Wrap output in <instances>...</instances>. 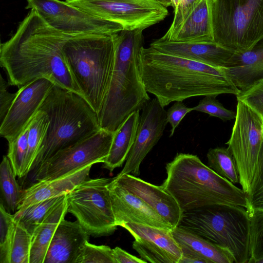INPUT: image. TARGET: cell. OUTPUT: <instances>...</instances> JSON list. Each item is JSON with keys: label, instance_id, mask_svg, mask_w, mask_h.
I'll return each mask as SVG.
<instances>
[{"label": "cell", "instance_id": "obj_1", "mask_svg": "<svg viewBox=\"0 0 263 263\" xmlns=\"http://www.w3.org/2000/svg\"><path fill=\"white\" fill-rule=\"evenodd\" d=\"M70 35L49 25L34 9L15 33L0 46V64L9 83L19 88L46 79L83 97L65 60L63 48Z\"/></svg>", "mask_w": 263, "mask_h": 263}, {"label": "cell", "instance_id": "obj_2", "mask_svg": "<svg viewBox=\"0 0 263 263\" xmlns=\"http://www.w3.org/2000/svg\"><path fill=\"white\" fill-rule=\"evenodd\" d=\"M139 65L146 90L163 107L191 97L237 96L240 91L223 68L164 53L151 47L142 48Z\"/></svg>", "mask_w": 263, "mask_h": 263}, {"label": "cell", "instance_id": "obj_3", "mask_svg": "<svg viewBox=\"0 0 263 263\" xmlns=\"http://www.w3.org/2000/svg\"><path fill=\"white\" fill-rule=\"evenodd\" d=\"M143 30L123 29L114 34V65L109 89L99 114L102 129L115 132L132 112L141 110L151 99L139 65Z\"/></svg>", "mask_w": 263, "mask_h": 263}, {"label": "cell", "instance_id": "obj_4", "mask_svg": "<svg viewBox=\"0 0 263 263\" xmlns=\"http://www.w3.org/2000/svg\"><path fill=\"white\" fill-rule=\"evenodd\" d=\"M162 186L184 212L227 204L247 209V193L204 164L197 156L178 153L166 165Z\"/></svg>", "mask_w": 263, "mask_h": 263}, {"label": "cell", "instance_id": "obj_5", "mask_svg": "<svg viewBox=\"0 0 263 263\" xmlns=\"http://www.w3.org/2000/svg\"><path fill=\"white\" fill-rule=\"evenodd\" d=\"M39 109L46 113L49 123L30 172L57 152L101 128L98 115L83 97L54 84Z\"/></svg>", "mask_w": 263, "mask_h": 263}, {"label": "cell", "instance_id": "obj_6", "mask_svg": "<svg viewBox=\"0 0 263 263\" xmlns=\"http://www.w3.org/2000/svg\"><path fill=\"white\" fill-rule=\"evenodd\" d=\"M63 51L83 97L99 116L109 89L114 65V34L73 36L65 43Z\"/></svg>", "mask_w": 263, "mask_h": 263}, {"label": "cell", "instance_id": "obj_7", "mask_svg": "<svg viewBox=\"0 0 263 263\" xmlns=\"http://www.w3.org/2000/svg\"><path fill=\"white\" fill-rule=\"evenodd\" d=\"M179 226L228 251L235 263H248L250 220L246 208L219 204L184 212Z\"/></svg>", "mask_w": 263, "mask_h": 263}, {"label": "cell", "instance_id": "obj_8", "mask_svg": "<svg viewBox=\"0 0 263 263\" xmlns=\"http://www.w3.org/2000/svg\"><path fill=\"white\" fill-rule=\"evenodd\" d=\"M215 43L234 52L263 39V0H209Z\"/></svg>", "mask_w": 263, "mask_h": 263}, {"label": "cell", "instance_id": "obj_9", "mask_svg": "<svg viewBox=\"0 0 263 263\" xmlns=\"http://www.w3.org/2000/svg\"><path fill=\"white\" fill-rule=\"evenodd\" d=\"M112 178H89L66 194L67 212L90 236L113 234L117 228L107 185Z\"/></svg>", "mask_w": 263, "mask_h": 263}, {"label": "cell", "instance_id": "obj_10", "mask_svg": "<svg viewBox=\"0 0 263 263\" xmlns=\"http://www.w3.org/2000/svg\"><path fill=\"white\" fill-rule=\"evenodd\" d=\"M114 134L101 128L89 137L57 152L32 173L33 181L59 178L86 166L104 163L109 155Z\"/></svg>", "mask_w": 263, "mask_h": 263}, {"label": "cell", "instance_id": "obj_11", "mask_svg": "<svg viewBox=\"0 0 263 263\" xmlns=\"http://www.w3.org/2000/svg\"><path fill=\"white\" fill-rule=\"evenodd\" d=\"M92 16L122 25L124 29L144 30L163 21L167 9L153 0H66Z\"/></svg>", "mask_w": 263, "mask_h": 263}, {"label": "cell", "instance_id": "obj_12", "mask_svg": "<svg viewBox=\"0 0 263 263\" xmlns=\"http://www.w3.org/2000/svg\"><path fill=\"white\" fill-rule=\"evenodd\" d=\"M236 116L230 139L226 143L237 163L240 184L248 192L263 143V120L245 103L237 100Z\"/></svg>", "mask_w": 263, "mask_h": 263}, {"label": "cell", "instance_id": "obj_13", "mask_svg": "<svg viewBox=\"0 0 263 263\" xmlns=\"http://www.w3.org/2000/svg\"><path fill=\"white\" fill-rule=\"evenodd\" d=\"M26 9H34L51 26L71 36L111 35L122 30L117 23L92 16L60 0H27Z\"/></svg>", "mask_w": 263, "mask_h": 263}, {"label": "cell", "instance_id": "obj_14", "mask_svg": "<svg viewBox=\"0 0 263 263\" xmlns=\"http://www.w3.org/2000/svg\"><path fill=\"white\" fill-rule=\"evenodd\" d=\"M136 136L125 164L117 175H140V166L163 135L166 124V111L156 98L150 99L142 107Z\"/></svg>", "mask_w": 263, "mask_h": 263}, {"label": "cell", "instance_id": "obj_15", "mask_svg": "<svg viewBox=\"0 0 263 263\" xmlns=\"http://www.w3.org/2000/svg\"><path fill=\"white\" fill-rule=\"evenodd\" d=\"M121 227L135 238L133 248L146 262L179 263L182 251L172 230L134 222Z\"/></svg>", "mask_w": 263, "mask_h": 263}, {"label": "cell", "instance_id": "obj_16", "mask_svg": "<svg viewBox=\"0 0 263 263\" xmlns=\"http://www.w3.org/2000/svg\"><path fill=\"white\" fill-rule=\"evenodd\" d=\"M54 84L46 79L33 81L20 87L0 126V135L8 142L16 137L39 110Z\"/></svg>", "mask_w": 263, "mask_h": 263}, {"label": "cell", "instance_id": "obj_17", "mask_svg": "<svg viewBox=\"0 0 263 263\" xmlns=\"http://www.w3.org/2000/svg\"><path fill=\"white\" fill-rule=\"evenodd\" d=\"M115 180L138 196L172 228L178 226L183 211L175 198L162 186L147 182L133 175L116 176Z\"/></svg>", "mask_w": 263, "mask_h": 263}, {"label": "cell", "instance_id": "obj_18", "mask_svg": "<svg viewBox=\"0 0 263 263\" xmlns=\"http://www.w3.org/2000/svg\"><path fill=\"white\" fill-rule=\"evenodd\" d=\"M107 187L117 226L134 222L172 230L171 226L143 200L119 184L114 178Z\"/></svg>", "mask_w": 263, "mask_h": 263}, {"label": "cell", "instance_id": "obj_19", "mask_svg": "<svg viewBox=\"0 0 263 263\" xmlns=\"http://www.w3.org/2000/svg\"><path fill=\"white\" fill-rule=\"evenodd\" d=\"M149 47L164 53L217 68H224L234 53L215 43L179 42L161 38L152 42Z\"/></svg>", "mask_w": 263, "mask_h": 263}, {"label": "cell", "instance_id": "obj_20", "mask_svg": "<svg viewBox=\"0 0 263 263\" xmlns=\"http://www.w3.org/2000/svg\"><path fill=\"white\" fill-rule=\"evenodd\" d=\"M89 236L77 220L63 219L52 237L44 263H76Z\"/></svg>", "mask_w": 263, "mask_h": 263}, {"label": "cell", "instance_id": "obj_21", "mask_svg": "<svg viewBox=\"0 0 263 263\" xmlns=\"http://www.w3.org/2000/svg\"><path fill=\"white\" fill-rule=\"evenodd\" d=\"M92 166H86L59 178L35 182L23 190L15 213H20L30 205L42 201L68 194L81 183L89 178Z\"/></svg>", "mask_w": 263, "mask_h": 263}, {"label": "cell", "instance_id": "obj_22", "mask_svg": "<svg viewBox=\"0 0 263 263\" xmlns=\"http://www.w3.org/2000/svg\"><path fill=\"white\" fill-rule=\"evenodd\" d=\"M226 74L239 89L263 80V39L250 50L234 52L223 68Z\"/></svg>", "mask_w": 263, "mask_h": 263}, {"label": "cell", "instance_id": "obj_23", "mask_svg": "<svg viewBox=\"0 0 263 263\" xmlns=\"http://www.w3.org/2000/svg\"><path fill=\"white\" fill-rule=\"evenodd\" d=\"M172 232L182 251L199 256L209 263H235L228 251L180 226Z\"/></svg>", "mask_w": 263, "mask_h": 263}, {"label": "cell", "instance_id": "obj_24", "mask_svg": "<svg viewBox=\"0 0 263 263\" xmlns=\"http://www.w3.org/2000/svg\"><path fill=\"white\" fill-rule=\"evenodd\" d=\"M174 41L215 43L209 0H200L182 24Z\"/></svg>", "mask_w": 263, "mask_h": 263}, {"label": "cell", "instance_id": "obj_25", "mask_svg": "<svg viewBox=\"0 0 263 263\" xmlns=\"http://www.w3.org/2000/svg\"><path fill=\"white\" fill-rule=\"evenodd\" d=\"M140 110L132 112L115 132L109 155L103 166L111 172L121 166L128 157L135 140Z\"/></svg>", "mask_w": 263, "mask_h": 263}, {"label": "cell", "instance_id": "obj_26", "mask_svg": "<svg viewBox=\"0 0 263 263\" xmlns=\"http://www.w3.org/2000/svg\"><path fill=\"white\" fill-rule=\"evenodd\" d=\"M66 195L36 228L32 235L29 263H44L54 233L67 213Z\"/></svg>", "mask_w": 263, "mask_h": 263}, {"label": "cell", "instance_id": "obj_27", "mask_svg": "<svg viewBox=\"0 0 263 263\" xmlns=\"http://www.w3.org/2000/svg\"><path fill=\"white\" fill-rule=\"evenodd\" d=\"M46 112L39 110L29 122L28 149L24 166V176L31 171L33 163L45 139L49 126Z\"/></svg>", "mask_w": 263, "mask_h": 263}, {"label": "cell", "instance_id": "obj_28", "mask_svg": "<svg viewBox=\"0 0 263 263\" xmlns=\"http://www.w3.org/2000/svg\"><path fill=\"white\" fill-rule=\"evenodd\" d=\"M15 177L9 158L4 156L0 165L1 202L8 212L17 211L23 192Z\"/></svg>", "mask_w": 263, "mask_h": 263}, {"label": "cell", "instance_id": "obj_29", "mask_svg": "<svg viewBox=\"0 0 263 263\" xmlns=\"http://www.w3.org/2000/svg\"><path fill=\"white\" fill-rule=\"evenodd\" d=\"M66 195L42 201L30 205L20 213H15L14 220L20 222L32 235L36 228Z\"/></svg>", "mask_w": 263, "mask_h": 263}, {"label": "cell", "instance_id": "obj_30", "mask_svg": "<svg viewBox=\"0 0 263 263\" xmlns=\"http://www.w3.org/2000/svg\"><path fill=\"white\" fill-rule=\"evenodd\" d=\"M209 166L233 184L239 183L240 176L235 159L228 148H210L206 155Z\"/></svg>", "mask_w": 263, "mask_h": 263}, {"label": "cell", "instance_id": "obj_31", "mask_svg": "<svg viewBox=\"0 0 263 263\" xmlns=\"http://www.w3.org/2000/svg\"><path fill=\"white\" fill-rule=\"evenodd\" d=\"M29 123L20 134L8 142L7 157L16 176H24V166L28 149V134Z\"/></svg>", "mask_w": 263, "mask_h": 263}, {"label": "cell", "instance_id": "obj_32", "mask_svg": "<svg viewBox=\"0 0 263 263\" xmlns=\"http://www.w3.org/2000/svg\"><path fill=\"white\" fill-rule=\"evenodd\" d=\"M250 220V258L248 263L263 259V211H248Z\"/></svg>", "mask_w": 263, "mask_h": 263}, {"label": "cell", "instance_id": "obj_33", "mask_svg": "<svg viewBox=\"0 0 263 263\" xmlns=\"http://www.w3.org/2000/svg\"><path fill=\"white\" fill-rule=\"evenodd\" d=\"M15 222L10 263H29L32 235L20 222Z\"/></svg>", "mask_w": 263, "mask_h": 263}, {"label": "cell", "instance_id": "obj_34", "mask_svg": "<svg viewBox=\"0 0 263 263\" xmlns=\"http://www.w3.org/2000/svg\"><path fill=\"white\" fill-rule=\"evenodd\" d=\"M15 222L14 215L10 214L0 204V262L10 263L11 248Z\"/></svg>", "mask_w": 263, "mask_h": 263}, {"label": "cell", "instance_id": "obj_35", "mask_svg": "<svg viewBox=\"0 0 263 263\" xmlns=\"http://www.w3.org/2000/svg\"><path fill=\"white\" fill-rule=\"evenodd\" d=\"M247 210L263 211V143L249 189L247 193Z\"/></svg>", "mask_w": 263, "mask_h": 263}, {"label": "cell", "instance_id": "obj_36", "mask_svg": "<svg viewBox=\"0 0 263 263\" xmlns=\"http://www.w3.org/2000/svg\"><path fill=\"white\" fill-rule=\"evenodd\" d=\"M76 263H116L112 249L105 245H96L86 241Z\"/></svg>", "mask_w": 263, "mask_h": 263}, {"label": "cell", "instance_id": "obj_37", "mask_svg": "<svg viewBox=\"0 0 263 263\" xmlns=\"http://www.w3.org/2000/svg\"><path fill=\"white\" fill-rule=\"evenodd\" d=\"M200 0H179L177 8L174 10L172 24L162 40L174 41L183 22L188 17Z\"/></svg>", "mask_w": 263, "mask_h": 263}, {"label": "cell", "instance_id": "obj_38", "mask_svg": "<svg viewBox=\"0 0 263 263\" xmlns=\"http://www.w3.org/2000/svg\"><path fill=\"white\" fill-rule=\"evenodd\" d=\"M216 96H206L192 110L206 113L223 121L235 119L236 112L229 110L216 99Z\"/></svg>", "mask_w": 263, "mask_h": 263}, {"label": "cell", "instance_id": "obj_39", "mask_svg": "<svg viewBox=\"0 0 263 263\" xmlns=\"http://www.w3.org/2000/svg\"><path fill=\"white\" fill-rule=\"evenodd\" d=\"M236 96L237 100L247 104L263 120V80L240 90Z\"/></svg>", "mask_w": 263, "mask_h": 263}, {"label": "cell", "instance_id": "obj_40", "mask_svg": "<svg viewBox=\"0 0 263 263\" xmlns=\"http://www.w3.org/2000/svg\"><path fill=\"white\" fill-rule=\"evenodd\" d=\"M192 108L188 107L182 101H175L166 111V120L171 126L170 137L173 136L175 129L185 116L192 111Z\"/></svg>", "mask_w": 263, "mask_h": 263}, {"label": "cell", "instance_id": "obj_41", "mask_svg": "<svg viewBox=\"0 0 263 263\" xmlns=\"http://www.w3.org/2000/svg\"><path fill=\"white\" fill-rule=\"evenodd\" d=\"M11 85L1 76L0 80V122L2 123L7 114L14 100L17 92L10 93L7 90L8 87Z\"/></svg>", "mask_w": 263, "mask_h": 263}, {"label": "cell", "instance_id": "obj_42", "mask_svg": "<svg viewBox=\"0 0 263 263\" xmlns=\"http://www.w3.org/2000/svg\"><path fill=\"white\" fill-rule=\"evenodd\" d=\"M116 263H147L142 258L134 256L119 247L112 249Z\"/></svg>", "mask_w": 263, "mask_h": 263}, {"label": "cell", "instance_id": "obj_43", "mask_svg": "<svg viewBox=\"0 0 263 263\" xmlns=\"http://www.w3.org/2000/svg\"><path fill=\"white\" fill-rule=\"evenodd\" d=\"M209 263L205 259L187 252L182 251V257L179 263Z\"/></svg>", "mask_w": 263, "mask_h": 263}, {"label": "cell", "instance_id": "obj_44", "mask_svg": "<svg viewBox=\"0 0 263 263\" xmlns=\"http://www.w3.org/2000/svg\"><path fill=\"white\" fill-rule=\"evenodd\" d=\"M161 5L167 8L168 7H172V0H153Z\"/></svg>", "mask_w": 263, "mask_h": 263}, {"label": "cell", "instance_id": "obj_45", "mask_svg": "<svg viewBox=\"0 0 263 263\" xmlns=\"http://www.w3.org/2000/svg\"><path fill=\"white\" fill-rule=\"evenodd\" d=\"M179 0H172V7L174 9V10H175L176 9V8H177V6L179 3Z\"/></svg>", "mask_w": 263, "mask_h": 263}]
</instances>
